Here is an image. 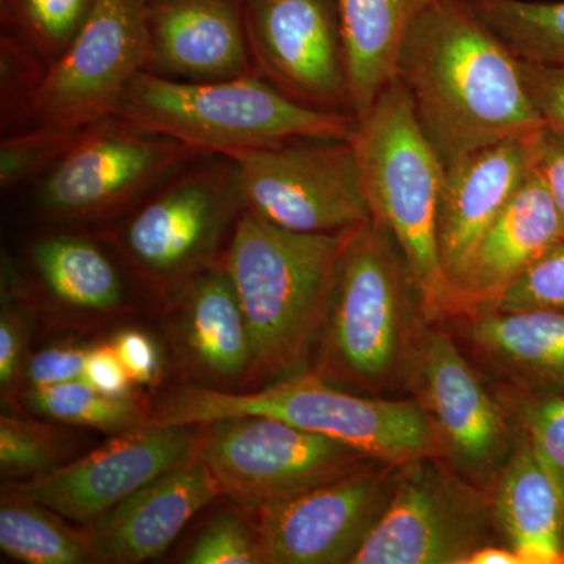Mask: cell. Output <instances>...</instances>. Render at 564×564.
<instances>
[{"instance_id": "cell-15", "label": "cell", "mask_w": 564, "mask_h": 564, "mask_svg": "<svg viewBox=\"0 0 564 564\" xmlns=\"http://www.w3.org/2000/svg\"><path fill=\"white\" fill-rule=\"evenodd\" d=\"M400 466L370 462L256 510L265 564H350L391 502Z\"/></svg>"}, {"instance_id": "cell-38", "label": "cell", "mask_w": 564, "mask_h": 564, "mask_svg": "<svg viewBox=\"0 0 564 564\" xmlns=\"http://www.w3.org/2000/svg\"><path fill=\"white\" fill-rule=\"evenodd\" d=\"M28 350V326L24 315L13 303L2 304L0 313V389L2 397L11 395L21 375H24Z\"/></svg>"}, {"instance_id": "cell-42", "label": "cell", "mask_w": 564, "mask_h": 564, "mask_svg": "<svg viewBox=\"0 0 564 564\" xmlns=\"http://www.w3.org/2000/svg\"><path fill=\"white\" fill-rule=\"evenodd\" d=\"M467 564H522V560L510 545H484L469 558Z\"/></svg>"}, {"instance_id": "cell-9", "label": "cell", "mask_w": 564, "mask_h": 564, "mask_svg": "<svg viewBox=\"0 0 564 564\" xmlns=\"http://www.w3.org/2000/svg\"><path fill=\"white\" fill-rule=\"evenodd\" d=\"M229 158L245 210L278 228L329 234L372 220L351 140L282 141Z\"/></svg>"}, {"instance_id": "cell-21", "label": "cell", "mask_w": 564, "mask_h": 564, "mask_svg": "<svg viewBox=\"0 0 564 564\" xmlns=\"http://www.w3.org/2000/svg\"><path fill=\"white\" fill-rule=\"evenodd\" d=\"M563 237L558 212L532 170L475 251L463 285L462 314L496 302Z\"/></svg>"}, {"instance_id": "cell-36", "label": "cell", "mask_w": 564, "mask_h": 564, "mask_svg": "<svg viewBox=\"0 0 564 564\" xmlns=\"http://www.w3.org/2000/svg\"><path fill=\"white\" fill-rule=\"evenodd\" d=\"M90 351L91 347L57 345L36 352L25 364L24 377L29 389L84 380Z\"/></svg>"}, {"instance_id": "cell-7", "label": "cell", "mask_w": 564, "mask_h": 564, "mask_svg": "<svg viewBox=\"0 0 564 564\" xmlns=\"http://www.w3.org/2000/svg\"><path fill=\"white\" fill-rule=\"evenodd\" d=\"M243 210L236 163L204 154L118 217L107 240L141 281L177 291L221 261Z\"/></svg>"}, {"instance_id": "cell-37", "label": "cell", "mask_w": 564, "mask_h": 564, "mask_svg": "<svg viewBox=\"0 0 564 564\" xmlns=\"http://www.w3.org/2000/svg\"><path fill=\"white\" fill-rule=\"evenodd\" d=\"M533 173L543 182L564 228V132L544 124L530 139Z\"/></svg>"}, {"instance_id": "cell-17", "label": "cell", "mask_w": 564, "mask_h": 564, "mask_svg": "<svg viewBox=\"0 0 564 564\" xmlns=\"http://www.w3.org/2000/svg\"><path fill=\"white\" fill-rule=\"evenodd\" d=\"M530 139L532 135L489 144L445 166L437 247L458 303L456 315L463 313V285L478 245L532 172Z\"/></svg>"}, {"instance_id": "cell-23", "label": "cell", "mask_w": 564, "mask_h": 564, "mask_svg": "<svg viewBox=\"0 0 564 564\" xmlns=\"http://www.w3.org/2000/svg\"><path fill=\"white\" fill-rule=\"evenodd\" d=\"M182 337L193 361L210 377L234 380L252 370L251 337L242 304L223 261L177 289Z\"/></svg>"}, {"instance_id": "cell-31", "label": "cell", "mask_w": 564, "mask_h": 564, "mask_svg": "<svg viewBox=\"0 0 564 564\" xmlns=\"http://www.w3.org/2000/svg\"><path fill=\"white\" fill-rule=\"evenodd\" d=\"M47 63L18 36L0 32V129L22 131L33 124V101Z\"/></svg>"}, {"instance_id": "cell-18", "label": "cell", "mask_w": 564, "mask_h": 564, "mask_svg": "<svg viewBox=\"0 0 564 564\" xmlns=\"http://www.w3.org/2000/svg\"><path fill=\"white\" fill-rule=\"evenodd\" d=\"M148 73L181 82L254 76L243 0H144Z\"/></svg>"}, {"instance_id": "cell-26", "label": "cell", "mask_w": 564, "mask_h": 564, "mask_svg": "<svg viewBox=\"0 0 564 564\" xmlns=\"http://www.w3.org/2000/svg\"><path fill=\"white\" fill-rule=\"evenodd\" d=\"M0 549L28 564L98 563L87 532L69 529L50 508L7 494L0 507Z\"/></svg>"}, {"instance_id": "cell-25", "label": "cell", "mask_w": 564, "mask_h": 564, "mask_svg": "<svg viewBox=\"0 0 564 564\" xmlns=\"http://www.w3.org/2000/svg\"><path fill=\"white\" fill-rule=\"evenodd\" d=\"M25 258L40 288L63 306L109 313L124 303L120 267L95 237L69 231L44 234L28 243Z\"/></svg>"}, {"instance_id": "cell-14", "label": "cell", "mask_w": 564, "mask_h": 564, "mask_svg": "<svg viewBox=\"0 0 564 564\" xmlns=\"http://www.w3.org/2000/svg\"><path fill=\"white\" fill-rule=\"evenodd\" d=\"M243 14L259 77L307 109L355 117L336 0H243Z\"/></svg>"}, {"instance_id": "cell-32", "label": "cell", "mask_w": 564, "mask_h": 564, "mask_svg": "<svg viewBox=\"0 0 564 564\" xmlns=\"http://www.w3.org/2000/svg\"><path fill=\"white\" fill-rule=\"evenodd\" d=\"M503 403L554 480L564 505V397L508 393Z\"/></svg>"}, {"instance_id": "cell-29", "label": "cell", "mask_w": 564, "mask_h": 564, "mask_svg": "<svg viewBox=\"0 0 564 564\" xmlns=\"http://www.w3.org/2000/svg\"><path fill=\"white\" fill-rule=\"evenodd\" d=\"M98 0H0L2 31L39 52L47 65L62 57Z\"/></svg>"}, {"instance_id": "cell-3", "label": "cell", "mask_w": 564, "mask_h": 564, "mask_svg": "<svg viewBox=\"0 0 564 564\" xmlns=\"http://www.w3.org/2000/svg\"><path fill=\"white\" fill-rule=\"evenodd\" d=\"M429 321L402 248L380 223L352 229L318 343V375L381 393L404 386L408 361Z\"/></svg>"}, {"instance_id": "cell-24", "label": "cell", "mask_w": 564, "mask_h": 564, "mask_svg": "<svg viewBox=\"0 0 564 564\" xmlns=\"http://www.w3.org/2000/svg\"><path fill=\"white\" fill-rule=\"evenodd\" d=\"M440 0H336L352 110L361 120L395 79L397 61L414 22Z\"/></svg>"}, {"instance_id": "cell-35", "label": "cell", "mask_w": 564, "mask_h": 564, "mask_svg": "<svg viewBox=\"0 0 564 564\" xmlns=\"http://www.w3.org/2000/svg\"><path fill=\"white\" fill-rule=\"evenodd\" d=\"M182 562L187 564H265L256 522L242 514L212 519L193 540Z\"/></svg>"}, {"instance_id": "cell-33", "label": "cell", "mask_w": 564, "mask_h": 564, "mask_svg": "<svg viewBox=\"0 0 564 564\" xmlns=\"http://www.w3.org/2000/svg\"><path fill=\"white\" fill-rule=\"evenodd\" d=\"M65 445L52 426L28 419H0V469L10 478L39 477L63 466Z\"/></svg>"}, {"instance_id": "cell-13", "label": "cell", "mask_w": 564, "mask_h": 564, "mask_svg": "<svg viewBox=\"0 0 564 564\" xmlns=\"http://www.w3.org/2000/svg\"><path fill=\"white\" fill-rule=\"evenodd\" d=\"M150 63L144 0H98L84 28L47 66L33 124L84 129L117 115L126 88Z\"/></svg>"}, {"instance_id": "cell-27", "label": "cell", "mask_w": 564, "mask_h": 564, "mask_svg": "<svg viewBox=\"0 0 564 564\" xmlns=\"http://www.w3.org/2000/svg\"><path fill=\"white\" fill-rule=\"evenodd\" d=\"M519 61L564 69V0H464Z\"/></svg>"}, {"instance_id": "cell-8", "label": "cell", "mask_w": 564, "mask_h": 564, "mask_svg": "<svg viewBox=\"0 0 564 564\" xmlns=\"http://www.w3.org/2000/svg\"><path fill=\"white\" fill-rule=\"evenodd\" d=\"M204 152L141 131L120 117L88 126L29 188L33 210L54 225L117 220L162 181Z\"/></svg>"}, {"instance_id": "cell-19", "label": "cell", "mask_w": 564, "mask_h": 564, "mask_svg": "<svg viewBox=\"0 0 564 564\" xmlns=\"http://www.w3.org/2000/svg\"><path fill=\"white\" fill-rule=\"evenodd\" d=\"M221 496L217 480L195 454L85 527L99 562L133 564L158 558L193 516Z\"/></svg>"}, {"instance_id": "cell-20", "label": "cell", "mask_w": 564, "mask_h": 564, "mask_svg": "<svg viewBox=\"0 0 564 564\" xmlns=\"http://www.w3.org/2000/svg\"><path fill=\"white\" fill-rule=\"evenodd\" d=\"M456 317L474 355L511 393L564 397V313L475 307Z\"/></svg>"}, {"instance_id": "cell-39", "label": "cell", "mask_w": 564, "mask_h": 564, "mask_svg": "<svg viewBox=\"0 0 564 564\" xmlns=\"http://www.w3.org/2000/svg\"><path fill=\"white\" fill-rule=\"evenodd\" d=\"M521 63L527 88L545 124L564 132V69Z\"/></svg>"}, {"instance_id": "cell-16", "label": "cell", "mask_w": 564, "mask_h": 564, "mask_svg": "<svg viewBox=\"0 0 564 564\" xmlns=\"http://www.w3.org/2000/svg\"><path fill=\"white\" fill-rule=\"evenodd\" d=\"M202 425H144L9 489L13 496L91 524L155 478L187 462L198 448Z\"/></svg>"}, {"instance_id": "cell-22", "label": "cell", "mask_w": 564, "mask_h": 564, "mask_svg": "<svg viewBox=\"0 0 564 564\" xmlns=\"http://www.w3.org/2000/svg\"><path fill=\"white\" fill-rule=\"evenodd\" d=\"M489 488L494 524L522 564H564L563 500L521 432Z\"/></svg>"}, {"instance_id": "cell-4", "label": "cell", "mask_w": 564, "mask_h": 564, "mask_svg": "<svg viewBox=\"0 0 564 564\" xmlns=\"http://www.w3.org/2000/svg\"><path fill=\"white\" fill-rule=\"evenodd\" d=\"M375 221L402 248L429 321L455 317L458 303L441 265L437 209L445 165L422 131L402 82L393 79L351 137Z\"/></svg>"}, {"instance_id": "cell-1", "label": "cell", "mask_w": 564, "mask_h": 564, "mask_svg": "<svg viewBox=\"0 0 564 564\" xmlns=\"http://www.w3.org/2000/svg\"><path fill=\"white\" fill-rule=\"evenodd\" d=\"M395 77L445 166L545 124L521 61L464 0H440L414 22Z\"/></svg>"}, {"instance_id": "cell-11", "label": "cell", "mask_w": 564, "mask_h": 564, "mask_svg": "<svg viewBox=\"0 0 564 564\" xmlns=\"http://www.w3.org/2000/svg\"><path fill=\"white\" fill-rule=\"evenodd\" d=\"M433 323L419 332L404 386L425 411L443 462L470 484L489 485L518 443V425L454 337Z\"/></svg>"}, {"instance_id": "cell-6", "label": "cell", "mask_w": 564, "mask_h": 564, "mask_svg": "<svg viewBox=\"0 0 564 564\" xmlns=\"http://www.w3.org/2000/svg\"><path fill=\"white\" fill-rule=\"evenodd\" d=\"M141 131L204 154L234 155L299 139L351 140L358 118L307 109L254 76L217 82L165 79L141 70L117 115Z\"/></svg>"}, {"instance_id": "cell-2", "label": "cell", "mask_w": 564, "mask_h": 564, "mask_svg": "<svg viewBox=\"0 0 564 564\" xmlns=\"http://www.w3.org/2000/svg\"><path fill=\"white\" fill-rule=\"evenodd\" d=\"M355 228L292 232L242 212L221 261L247 318L252 372L292 377L318 347Z\"/></svg>"}, {"instance_id": "cell-30", "label": "cell", "mask_w": 564, "mask_h": 564, "mask_svg": "<svg viewBox=\"0 0 564 564\" xmlns=\"http://www.w3.org/2000/svg\"><path fill=\"white\" fill-rule=\"evenodd\" d=\"M85 129V128H84ZM84 129L35 124L6 133L0 140V188L29 191L76 143Z\"/></svg>"}, {"instance_id": "cell-12", "label": "cell", "mask_w": 564, "mask_h": 564, "mask_svg": "<svg viewBox=\"0 0 564 564\" xmlns=\"http://www.w3.org/2000/svg\"><path fill=\"white\" fill-rule=\"evenodd\" d=\"M488 496L443 459L400 466L391 502L350 564H467L492 544Z\"/></svg>"}, {"instance_id": "cell-34", "label": "cell", "mask_w": 564, "mask_h": 564, "mask_svg": "<svg viewBox=\"0 0 564 564\" xmlns=\"http://www.w3.org/2000/svg\"><path fill=\"white\" fill-rule=\"evenodd\" d=\"M503 313L556 311L564 313V237L534 261L499 299L488 306Z\"/></svg>"}, {"instance_id": "cell-40", "label": "cell", "mask_w": 564, "mask_h": 564, "mask_svg": "<svg viewBox=\"0 0 564 564\" xmlns=\"http://www.w3.org/2000/svg\"><path fill=\"white\" fill-rule=\"evenodd\" d=\"M111 345L131 375L133 383L152 384L158 380L161 372V355L158 345L148 334L126 329L115 336Z\"/></svg>"}, {"instance_id": "cell-10", "label": "cell", "mask_w": 564, "mask_h": 564, "mask_svg": "<svg viewBox=\"0 0 564 564\" xmlns=\"http://www.w3.org/2000/svg\"><path fill=\"white\" fill-rule=\"evenodd\" d=\"M198 454L221 496L254 511L377 462L340 441L267 415L202 423Z\"/></svg>"}, {"instance_id": "cell-5", "label": "cell", "mask_w": 564, "mask_h": 564, "mask_svg": "<svg viewBox=\"0 0 564 564\" xmlns=\"http://www.w3.org/2000/svg\"><path fill=\"white\" fill-rule=\"evenodd\" d=\"M237 415L280 419L393 466L443 459L436 434L417 400L355 395L333 388L318 373L292 375L248 393L177 389L163 397L148 425H202Z\"/></svg>"}, {"instance_id": "cell-28", "label": "cell", "mask_w": 564, "mask_h": 564, "mask_svg": "<svg viewBox=\"0 0 564 564\" xmlns=\"http://www.w3.org/2000/svg\"><path fill=\"white\" fill-rule=\"evenodd\" d=\"M25 400L31 410L52 421L110 433L141 429L148 425L151 415L131 395H106L84 380L29 389Z\"/></svg>"}, {"instance_id": "cell-41", "label": "cell", "mask_w": 564, "mask_h": 564, "mask_svg": "<svg viewBox=\"0 0 564 564\" xmlns=\"http://www.w3.org/2000/svg\"><path fill=\"white\" fill-rule=\"evenodd\" d=\"M84 381L93 386L96 391L110 397L131 395L133 383L131 375L126 370L124 364L111 344L91 347L87 366H85Z\"/></svg>"}]
</instances>
